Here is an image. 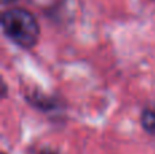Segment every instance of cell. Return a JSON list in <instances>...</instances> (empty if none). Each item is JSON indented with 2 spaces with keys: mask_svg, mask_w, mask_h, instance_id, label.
Wrapping results in <instances>:
<instances>
[{
  "mask_svg": "<svg viewBox=\"0 0 155 154\" xmlns=\"http://www.w3.org/2000/svg\"><path fill=\"white\" fill-rule=\"evenodd\" d=\"M3 154H4V153H3Z\"/></svg>",
  "mask_w": 155,
  "mask_h": 154,
  "instance_id": "obj_6",
  "label": "cell"
},
{
  "mask_svg": "<svg viewBox=\"0 0 155 154\" xmlns=\"http://www.w3.org/2000/svg\"><path fill=\"white\" fill-rule=\"evenodd\" d=\"M140 123H142V127L146 130V132L151 134L155 136V111L151 109H146L143 111L142 117H140Z\"/></svg>",
  "mask_w": 155,
  "mask_h": 154,
  "instance_id": "obj_3",
  "label": "cell"
},
{
  "mask_svg": "<svg viewBox=\"0 0 155 154\" xmlns=\"http://www.w3.org/2000/svg\"><path fill=\"white\" fill-rule=\"evenodd\" d=\"M26 100L31 104L33 106L38 108L40 111H54L57 108V101L53 100L52 97H46V95L41 94V93L33 92L31 94L26 95Z\"/></svg>",
  "mask_w": 155,
  "mask_h": 154,
  "instance_id": "obj_2",
  "label": "cell"
},
{
  "mask_svg": "<svg viewBox=\"0 0 155 154\" xmlns=\"http://www.w3.org/2000/svg\"><path fill=\"white\" fill-rule=\"evenodd\" d=\"M40 154H59V153L53 152V150H44V152H41Z\"/></svg>",
  "mask_w": 155,
  "mask_h": 154,
  "instance_id": "obj_4",
  "label": "cell"
},
{
  "mask_svg": "<svg viewBox=\"0 0 155 154\" xmlns=\"http://www.w3.org/2000/svg\"><path fill=\"white\" fill-rule=\"evenodd\" d=\"M2 32L19 48L30 49L37 45L41 29L35 16L23 8H10L2 14Z\"/></svg>",
  "mask_w": 155,
  "mask_h": 154,
  "instance_id": "obj_1",
  "label": "cell"
},
{
  "mask_svg": "<svg viewBox=\"0 0 155 154\" xmlns=\"http://www.w3.org/2000/svg\"><path fill=\"white\" fill-rule=\"evenodd\" d=\"M12 2H16V0H2L3 4H8V3H12Z\"/></svg>",
  "mask_w": 155,
  "mask_h": 154,
  "instance_id": "obj_5",
  "label": "cell"
}]
</instances>
